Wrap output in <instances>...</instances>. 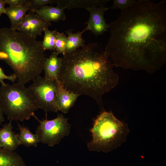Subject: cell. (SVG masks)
<instances>
[{"mask_svg": "<svg viewBox=\"0 0 166 166\" xmlns=\"http://www.w3.org/2000/svg\"><path fill=\"white\" fill-rule=\"evenodd\" d=\"M138 0L109 25L105 50L113 65L152 73L166 62V5Z\"/></svg>", "mask_w": 166, "mask_h": 166, "instance_id": "obj_1", "label": "cell"}, {"mask_svg": "<svg viewBox=\"0 0 166 166\" xmlns=\"http://www.w3.org/2000/svg\"><path fill=\"white\" fill-rule=\"evenodd\" d=\"M61 59L58 80L79 96H89L100 104L103 95L118 84L119 76L110 57L97 43L84 44Z\"/></svg>", "mask_w": 166, "mask_h": 166, "instance_id": "obj_2", "label": "cell"}, {"mask_svg": "<svg viewBox=\"0 0 166 166\" xmlns=\"http://www.w3.org/2000/svg\"><path fill=\"white\" fill-rule=\"evenodd\" d=\"M42 42L10 28L0 29V60L12 69L18 83L25 85L43 70L46 58Z\"/></svg>", "mask_w": 166, "mask_h": 166, "instance_id": "obj_3", "label": "cell"}, {"mask_svg": "<svg viewBox=\"0 0 166 166\" xmlns=\"http://www.w3.org/2000/svg\"><path fill=\"white\" fill-rule=\"evenodd\" d=\"M91 141L87 143L90 151L108 153L116 149L126 140L130 132L128 125L118 119L111 111H103L94 120Z\"/></svg>", "mask_w": 166, "mask_h": 166, "instance_id": "obj_4", "label": "cell"}, {"mask_svg": "<svg viewBox=\"0 0 166 166\" xmlns=\"http://www.w3.org/2000/svg\"><path fill=\"white\" fill-rule=\"evenodd\" d=\"M4 114L10 121L28 120L38 107L27 88L18 82L0 87Z\"/></svg>", "mask_w": 166, "mask_h": 166, "instance_id": "obj_5", "label": "cell"}, {"mask_svg": "<svg viewBox=\"0 0 166 166\" xmlns=\"http://www.w3.org/2000/svg\"><path fill=\"white\" fill-rule=\"evenodd\" d=\"M46 114L45 119L42 121L35 114L33 116L39 123L36 134L40 142L52 147L59 144L62 138L69 135L71 127L68 122V119L62 114H58L56 118L51 120L47 119V113Z\"/></svg>", "mask_w": 166, "mask_h": 166, "instance_id": "obj_6", "label": "cell"}, {"mask_svg": "<svg viewBox=\"0 0 166 166\" xmlns=\"http://www.w3.org/2000/svg\"><path fill=\"white\" fill-rule=\"evenodd\" d=\"M57 80L39 76L33 80V83L27 87L39 109H42L46 113L58 111L56 103Z\"/></svg>", "mask_w": 166, "mask_h": 166, "instance_id": "obj_7", "label": "cell"}, {"mask_svg": "<svg viewBox=\"0 0 166 166\" xmlns=\"http://www.w3.org/2000/svg\"><path fill=\"white\" fill-rule=\"evenodd\" d=\"M51 25L50 22L43 20L34 12L30 10L24 16L16 30L36 39Z\"/></svg>", "mask_w": 166, "mask_h": 166, "instance_id": "obj_8", "label": "cell"}, {"mask_svg": "<svg viewBox=\"0 0 166 166\" xmlns=\"http://www.w3.org/2000/svg\"><path fill=\"white\" fill-rule=\"evenodd\" d=\"M109 8L106 6L94 7L88 9L90 17L86 23L87 26L81 32L87 30L90 31L95 36L103 34L108 31L109 24L106 23L104 18L105 12Z\"/></svg>", "mask_w": 166, "mask_h": 166, "instance_id": "obj_9", "label": "cell"}, {"mask_svg": "<svg viewBox=\"0 0 166 166\" xmlns=\"http://www.w3.org/2000/svg\"><path fill=\"white\" fill-rule=\"evenodd\" d=\"M11 121L0 127V148L14 151L21 145L18 134L13 131Z\"/></svg>", "mask_w": 166, "mask_h": 166, "instance_id": "obj_10", "label": "cell"}, {"mask_svg": "<svg viewBox=\"0 0 166 166\" xmlns=\"http://www.w3.org/2000/svg\"><path fill=\"white\" fill-rule=\"evenodd\" d=\"M57 82L58 89L56 98V105L58 111L66 113L73 106L79 96L64 88L58 80Z\"/></svg>", "mask_w": 166, "mask_h": 166, "instance_id": "obj_11", "label": "cell"}, {"mask_svg": "<svg viewBox=\"0 0 166 166\" xmlns=\"http://www.w3.org/2000/svg\"><path fill=\"white\" fill-rule=\"evenodd\" d=\"M109 0H54L57 6L64 9L83 8L87 10L94 7L104 6Z\"/></svg>", "mask_w": 166, "mask_h": 166, "instance_id": "obj_12", "label": "cell"}, {"mask_svg": "<svg viewBox=\"0 0 166 166\" xmlns=\"http://www.w3.org/2000/svg\"><path fill=\"white\" fill-rule=\"evenodd\" d=\"M64 10L57 6L54 7L46 5L31 10L45 21L57 22L65 20L66 17L64 12Z\"/></svg>", "mask_w": 166, "mask_h": 166, "instance_id": "obj_13", "label": "cell"}, {"mask_svg": "<svg viewBox=\"0 0 166 166\" xmlns=\"http://www.w3.org/2000/svg\"><path fill=\"white\" fill-rule=\"evenodd\" d=\"M58 54L54 51L48 58H46L43 69L45 78L52 80H58L62 64L61 58L58 57Z\"/></svg>", "mask_w": 166, "mask_h": 166, "instance_id": "obj_14", "label": "cell"}, {"mask_svg": "<svg viewBox=\"0 0 166 166\" xmlns=\"http://www.w3.org/2000/svg\"><path fill=\"white\" fill-rule=\"evenodd\" d=\"M31 10L29 0L23 5L18 6H10L6 8L5 13L11 23L10 29L16 30L20 24L26 12Z\"/></svg>", "mask_w": 166, "mask_h": 166, "instance_id": "obj_15", "label": "cell"}, {"mask_svg": "<svg viewBox=\"0 0 166 166\" xmlns=\"http://www.w3.org/2000/svg\"><path fill=\"white\" fill-rule=\"evenodd\" d=\"M0 166H26L22 157L14 151L0 148Z\"/></svg>", "mask_w": 166, "mask_h": 166, "instance_id": "obj_16", "label": "cell"}, {"mask_svg": "<svg viewBox=\"0 0 166 166\" xmlns=\"http://www.w3.org/2000/svg\"><path fill=\"white\" fill-rule=\"evenodd\" d=\"M17 126L19 130L18 136L21 145L30 147H36L40 142L37 135L32 133L27 126L22 125L18 121Z\"/></svg>", "mask_w": 166, "mask_h": 166, "instance_id": "obj_17", "label": "cell"}, {"mask_svg": "<svg viewBox=\"0 0 166 166\" xmlns=\"http://www.w3.org/2000/svg\"><path fill=\"white\" fill-rule=\"evenodd\" d=\"M65 32L68 36L65 53L72 52L85 44V41L82 37L81 32L73 33L71 30Z\"/></svg>", "mask_w": 166, "mask_h": 166, "instance_id": "obj_18", "label": "cell"}, {"mask_svg": "<svg viewBox=\"0 0 166 166\" xmlns=\"http://www.w3.org/2000/svg\"><path fill=\"white\" fill-rule=\"evenodd\" d=\"M44 32V36L42 45L43 49L44 51L48 49L55 51V42L57 31L56 30L51 31L47 28L45 29Z\"/></svg>", "mask_w": 166, "mask_h": 166, "instance_id": "obj_19", "label": "cell"}, {"mask_svg": "<svg viewBox=\"0 0 166 166\" xmlns=\"http://www.w3.org/2000/svg\"><path fill=\"white\" fill-rule=\"evenodd\" d=\"M67 38L63 33L57 32L55 42L56 52L58 53L65 54Z\"/></svg>", "mask_w": 166, "mask_h": 166, "instance_id": "obj_20", "label": "cell"}, {"mask_svg": "<svg viewBox=\"0 0 166 166\" xmlns=\"http://www.w3.org/2000/svg\"><path fill=\"white\" fill-rule=\"evenodd\" d=\"M136 0H113L110 7L113 9H120L121 10L132 6L136 1Z\"/></svg>", "mask_w": 166, "mask_h": 166, "instance_id": "obj_21", "label": "cell"}, {"mask_svg": "<svg viewBox=\"0 0 166 166\" xmlns=\"http://www.w3.org/2000/svg\"><path fill=\"white\" fill-rule=\"evenodd\" d=\"M31 10L38 9L49 4H53L54 0H29Z\"/></svg>", "mask_w": 166, "mask_h": 166, "instance_id": "obj_22", "label": "cell"}, {"mask_svg": "<svg viewBox=\"0 0 166 166\" xmlns=\"http://www.w3.org/2000/svg\"><path fill=\"white\" fill-rule=\"evenodd\" d=\"M16 77L14 73L10 75H7L5 74L3 69L0 66V83L1 85H6L4 80L6 79L12 82H14Z\"/></svg>", "mask_w": 166, "mask_h": 166, "instance_id": "obj_23", "label": "cell"}, {"mask_svg": "<svg viewBox=\"0 0 166 166\" xmlns=\"http://www.w3.org/2000/svg\"><path fill=\"white\" fill-rule=\"evenodd\" d=\"M5 3L10 6H18L26 3L28 0H3Z\"/></svg>", "mask_w": 166, "mask_h": 166, "instance_id": "obj_24", "label": "cell"}, {"mask_svg": "<svg viewBox=\"0 0 166 166\" xmlns=\"http://www.w3.org/2000/svg\"><path fill=\"white\" fill-rule=\"evenodd\" d=\"M4 114L3 105L0 95V126L4 121Z\"/></svg>", "mask_w": 166, "mask_h": 166, "instance_id": "obj_25", "label": "cell"}, {"mask_svg": "<svg viewBox=\"0 0 166 166\" xmlns=\"http://www.w3.org/2000/svg\"><path fill=\"white\" fill-rule=\"evenodd\" d=\"M5 4L3 0H0V16L2 14L5 13Z\"/></svg>", "mask_w": 166, "mask_h": 166, "instance_id": "obj_26", "label": "cell"}]
</instances>
